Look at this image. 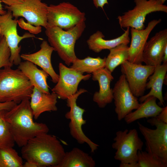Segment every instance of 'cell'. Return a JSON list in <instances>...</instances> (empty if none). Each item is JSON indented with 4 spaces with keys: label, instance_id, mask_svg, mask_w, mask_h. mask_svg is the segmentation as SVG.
<instances>
[{
    "label": "cell",
    "instance_id": "9c48e42d",
    "mask_svg": "<svg viewBox=\"0 0 167 167\" xmlns=\"http://www.w3.org/2000/svg\"><path fill=\"white\" fill-rule=\"evenodd\" d=\"M13 18L12 12L8 10L4 15H0V36L4 37L10 48L11 62L18 66L21 62L20 42L26 38L36 37L34 35L27 32L22 36L19 35L17 30L18 19Z\"/></svg>",
    "mask_w": 167,
    "mask_h": 167
},
{
    "label": "cell",
    "instance_id": "74e56055",
    "mask_svg": "<svg viewBox=\"0 0 167 167\" xmlns=\"http://www.w3.org/2000/svg\"><path fill=\"white\" fill-rule=\"evenodd\" d=\"M163 63H167V46H166L164 49L162 60Z\"/></svg>",
    "mask_w": 167,
    "mask_h": 167
},
{
    "label": "cell",
    "instance_id": "ba28073f",
    "mask_svg": "<svg viewBox=\"0 0 167 167\" xmlns=\"http://www.w3.org/2000/svg\"><path fill=\"white\" fill-rule=\"evenodd\" d=\"M84 19L85 13L69 2L48 6L47 27L57 26L67 30Z\"/></svg>",
    "mask_w": 167,
    "mask_h": 167
},
{
    "label": "cell",
    "instance_id": "30bf717a",
    "mask_svg": "<svg viewBox=\"0 0 167 167\" xmlns=\"http://www.w3.org/2000/svg\"><path fill=\"white\" fill-rule=\"evenodd\" d=\"M86 92L87 91L85 89L80 88L66 100V105L70 108V109L66 113L65 117L70 120L69 127L71 136L79 144L86 143L90 147L91 152L94 153L98 149L99 145L92 142L84 133L82 126L86 123V120H84L83 118L85 110L78 106L76 103L79 96Z\"/></svg>",
    "mask_w": 167,
    "mask_h": 167
},
{
    "label": "cell",
    "instance_id": "9a60e30c",
    "mask_svg": "<svg viewBox=\"0 0 167 167\" xmlns=\"http://www.w3.org/2000/svg\"><path fill=\"white\" fill-rule=\"evenodd\" d=\"M161 21V19L152 20L148 23L145 28L142 30L131 28V41L129 48L128 61L133 63L142 64L143 49L149 34Z\"/></svg>",
    "mask_w": 167,
    "mask_h": 167
},
{
    "label": "cell",
    "instance_id": "d6a6232c",
    "mask_svg": "<svg viewBox=\"0 0 167 167\" xmlns=\"http://www.w3.org/2000/svg\"><path fill=\"white\" fill-rule=\"evenodd\" d=\"M17 104L13 101L0 102V110H10Z\"/></svg>",
    "mask_w": 167,
    "mask_h": 167
},
{
    "label": "cell",
    "instance_id": "4dcf8cb0",
    "mask_svg": "<svg viewBox=\"0 0 167 167\" xmlns=\"http://www.w3.org/2000/svg\"><path fill=\"white\" fill-rule=\"evenodd\" d=\"M18 24L21 28L28 30L29 33L34 35L38 34L42 31L41 26H35L26 22L23 18H21L18 20Z\"/></svg>",
    "mask_w": 167,
    "mask_h": 167
},
{
    "label": "cell",
    "instance_id": "5bb4252c",
    "mask_svg": "<svg viewBox=\"0 0 167 167\" xmlns=\"http://www.w3.org/2000/svg\"><path fill=\"white\" fill-rule=\"evenodd\" d=\"M58 68V79L52 91L58 98L62 100H67L75 94L79 83L82 80L88 79L91 76V74L84 75L62 63H59Z\"/></svg>",
    "mask_w": 167,
    "mask_h": 167
},
{
    "label": "cell",
    "instance_id": "e0dca14e",
    "mask_svg": "<svg viewBox=\"0 0 167 167\" xmlns=\"http://www.w3.org/2000/svg\"><path fill=\"white\" fill-rule=\"evenodd\" d=\"M40 46V49L38 51L32 54H22L21 58L24 61L30 62L40 67L50 76L52 81L56 83L59 76L54 70L51 61L54 49L45 40L42 41Z\"/></svg>",
    "mask_w": 167,
    "mask_h": 167
},
{
    "label": "cell",
    "instance_id": "ab89813d",
    "mask_svg": "<svg viewBox=\"0 0 167 167\" xmlns=\"http://www.w3.org/2000/svg\"><path fill=\"white\" fill-rule=\"evenodd\" d=\"M166 0H160V1L162 4H164L165 2L166 1Z\"/></svg>",
    "mask_w": 167,
    "mask_h": 167
},
{
    "label": "cell",
    "instance_id": "7a4b0ae2",
    "mask_svg": "<svg viewBox=\"0 0 167 167\" xmlns=\"http://www.w3.org/2000/svg\"><path fill=\"white\" fill-rule=\"evenodd\" d=\"M21 152L23 158L36 162L41 167H56L66 152L57 137L48 133L29 140L21 147Z\"/></svg>",
    "mask_w": 167,
    "mask_h": 167
},
{
    "label": "cell",
    "instance_id": "ffe728a7",
    "mask_svg": "<svg viewBox=\"0 0 167 167\" xmlns=\"http://www.w3.org/2000/svg\"><path fill=\"white\" fill-rule=\"evenodd\" d=\"M167 71V63L155 67L153 73L148 78L149 81L146 85V89H151V90L147 94L140 97L139 101L142 103L148 97L153 96L158 99L160 104L164 106L162 89Z\"/></svg>",
    "mask_w": 167,
    "mask_h": 167
},
{
    "label": "cell",
    "instance_id": "7c38bea8",
    "mask_svg": "<svg viewBox=\"0 0 167 167\" xmlns=\"http://www.w3.org/2000/svg\"><path fill=\"white\" fill-rule=\"evenodd\" d=\"M121 65V72L133 94L137 98L143 96L147 79L153 73L155 66L133 63L128 60Z\"/></svg>",
    "mask_w": 167,
    "mask_h": 167
},
{
    "label": "cell",
    "instance_id": "e575fe53",
    "mask_svg": "<svg viewBox=\"0 0 167 167\" xmlns=\"http://www.w3.org/2000/svg\"><path fill=\"white\" fill-rule=\"evenodd\" d=\"M6 6H11L22 3L24 0H0Z\"/></svg>",
    "mask_w": 167,
    "mask_h": 167
},
{
    "label": "cell",
    "instance_id": "3957f363",
    "mask_svg": "<svg viewBox=\"0 0 167 167\" xmlns=\"http://www.w3.org/2000/svg\"><path fill=\"white\" fill-rule=\"evenodd\" d=\"M85 20H83L67 30L57 26L47 27L45 28V34L49 45L68 66L77 58L75 51V45L86 28Z\"/></svg>",
    "mask_w": 167,
    "mask_h": 167
},
{
    "label": "cell",
    "instance_id": "5b68a950",
    "mask_svg": "<svg viewBox=\"0 0 167 167\" xmlns=\"http://www.w3.org/2000/svg\"><path fill=\"white\" fill-rule=\"evenodd\" d=\"M147 122L156 129L149 128L137 122L139 131L145 140L146 151L167 163V123L156 117L148 119Z\"/></svg>",
    "mask_w": 167,
    "mask_h": 167
},
{
    "label": "cell",
    "instance_id": "1f68e13d",
    "mask_svg": "<svg viewBox=\"0 0 167 167\" xmlns=\"http://www.w3.org/2000/svg\"><path fill=\"white\" fill-rule=\"evenodd\" d=\"M155 117L159 120L167 123V106L164 107L162 111Z\"/></svg>",
    "mask_w": 167,
    "mask_h": 167
},
{
    "label": "cell",
    "instance_id": "836d02e7",
    "mask_svg": "<svg viewBox=\"0 0 167 167\" xmlns=\"http://www.w3.org/2000/svg\"><path fill=\"white\" fill-rule=\"evenodd\" d=\"M96 8L100 7L103 10L105 5L108 4V0H92Z\"/></svg>",
    "mask_w": 167,
    "mask_h": 167
},
{
    "label": "cell",
    "instance_id": "f546056e",
    "mask_svg": "<svg viewBox=\"0 0 167 167\" xmlns=\"http://www.w3.org/2000/svg\"><path fill=\"white\" fill-rule=\"evenodd\" d=\"M0 36V69L2 68L12 67L13 64L10 61V48L4 37Z\"/></svg>",
    "mask_w": 167,
    "mask_h": 167
},
{
    "label": "cell",
    "instance_id": "8fae6325",
    "mask_svg": "<svg viewBox=\"0 0 167 167\" xmlns=\"http://www.w3.org/2000/svg\"><path fill=\"white\" fill-rule=\"evenodd\" d=\"M48 6L41 0H24L22 3L11 6L6 5L5 8L12 12L14 19L23 17L27 22L45 28L47 25Z\"/></svg>",
    "mask_w": 167,
    "mask_h": 167
},
{
    "label": "cell",
    "instance_id": "d6986e66",
    "mask_svg": "<svg viewBox=\"0 0 167 167\" xmlns=\"http://www.w3.org/2000/svg\"><path fill=\"white\" fill-rule=\"evenodd\" d=\"M58 98L54 92L46 93L33 87L30 101L33 118L37 119L42 113L45 112L57 111Z\"/></svg>",
    "mask_w": 167,
    "mask_h": 167
},
{
    "label": "cell",
    "instance_id": "f1b7e54d",
    "mask_svg": "<svg viewBox=\"0 0 167 167\" xmlns=\"http://www.w3.org/2000/svg\"><path fill=\"white\" fill-rule=\"evenodd\" d=\"M138 167H167V163L146 151L138 152Z\"/></svg>",
    "mask_w": 167,
    "mask_h": 167
},
{
    "label": "cell",
    "instance_id": "277c9868",
    "mask_svg": "<svg viewBox=\"0 0 167 167\" xmlns=\"http://www.w3.org/2000/svg\"><path fill=\"white\" fill-rule=\"evenodd\" d=\"M33 87L18 68L0 69V102L13 101L18 104L24 100H29Z\"/></svg>",
    "mask_w": 167,
    "mask_h": 167
},
{
    "label": "cell",
    "instance_id": "484cf974",
    "mask_svg": "<svg viewBox=\"0 0 167 167\" xmlns=\"http://www.w3.org/2000/svg\"><path fill=\"white\" fill-rule=\"evenodd\" d=\"M106 58H101L100 57L94 58L90 56L83 59L77 58L70 67L82 74L85 72L92 73L99 69L105 67Z\"/></svg>",
    "mask_w": 167,
    "mask_h": 167
},
{
    "label": "cell",
    "instance_id": "f35d334b",
    "mask_svg": "<svg viewBox=\"0 0 167 167\" xmlns=\"http://www.w3.org/2000/svg\"><path fill=\"white\" fill-rule=\"evenodd\" d=\"M2 1L0 0V15H3L5 14L6 11L4 10L2 4Z\"/></svg>",
    "mask_w": 167,
    "mask_h": 167
},
{
    "label": "cell",
    "instance_id": "ac0fdd59",
    "mask_svg": "<svg viewBox=\"0 0 167 167\" xmlns=\"http://www.w3.org/2000/svg\"><path fill=\"white\" fill-rule=\"evenodd\" d=\"M92 74V79L97 81L99 86V91L93 95V100L99 107L104 108L113 100V89L110 84L114 78L112 73L105 67L99 69Z\"/></svg>",
    "mask_w": 167,
    "mask_h": 167
},
{
    "label": "cell",
    "instance_id": "4316f807",
    "mask_svg": "<svg viewBox=\"0 0 167 167\" xmlns=\"http://www.w3.org/2000/svg\"><path fill=\"white\" fill-rule=\"evenodd\" d=\"M22 157L13 148H0V167H23Z\"/></svg>",
    "mask_w": 167,
    "mask_h": 167
},
{
    "label": "cell",
    "instance_id": "44dd1931",
    "mask_svg": "<svg viewBox=\"0 0 167 167\" xmlns=\"http://www.w3.org/2000/svg\"><path fill=\"white\" fill-rule=\"evenodd\" d=\"M130 27H127L120 36L111 40H105L102 32L97 31L92 35L87 42L89 48L95 53H98L105 49L113 48L122 43L128 44L130 42L129 36Z\"/></svg>",
    "mask_w": 167,
    "mask_h": 167
},
{
    "label": "cell",
    "instance_id": "2e32d148",
    "mask_svg": "<svg viewBox=\"0 0 167 167\" xmlns=\"http://www.w3.org/2000/svg\"><path fill=\"white\" fill-rule=\"evenodd\" d=\"M167 46V29L156 33L147 41L143 49V62L147 65L156 66L162 62L163 53Z\"/></svg>",
    "mask_w": 167,
    "mask_h": 167
},
{
    "label": "cell",
    "instance_id": "d590c367",
    "mask_svg": "<svg viewBox=\"0 0 167 167\" xmlns=\"http://www.w3.org/2000/svg\"><path fill=\"white\" fill-rule=\"evenodd\" d=\"M23 167H41L40 165L36 162L30 161H26L24 163Z\"/></svg>",
    "mask_w": 167,
    "mask_h": 167
},
{
    "label": "cell",
    "instance_id": "d4e9b609",
    "mask_svg": "<svg viewBox=\"0 0 167 167\" xmlns=\"http://www.w3.org/2000/svg\"><path fill=\"white\" fill-rule=\"evenodd\" d=\"M128 44L122 43L110 49L106 58L105 67L111 73L119 65L128 60L129 48Z\"/></svg>",
    "mask_w": 167,
    "mask_h": 167
},
{
    "label": "cell",
    "instance_id": "52a82bcc",
    "mask_svg": "<svg viewBox=\"0 0 167 167\" xmlns=\"http://www.w3.org/2000/svg\"><path fill=\"white\" fill-rule=\"evenodd\" d=\"M135 6L132 9L118 17L122 28L131 27L140 30L145 28L144 24L147 15L153 12L167 13V6L160 0H134Z\"/></svg>",
    "mask_w": 167,
    "mask_h": 167
},
{
    "label": "cell",
    "instance_id": "603a6c76",
    "mask_svg": "<svg viewBox=\"0 0 167 167\" xmlns=\"http://www.w3.org/2000/svg\"><path fill=\"white\" fill-rule=\"evenodd\" d=\"M156 100L157 98L153 96L147 97L140 104L135 111L131 112L125 117L124 119L126 123L130 124L140 119L156 117L163 108L157 104Z\"/></svg>",
    "mask_w": 167,
    "mask_h": 167
},
{
    "label": "cell",
    "instance_id": "6da1fadb",
    "mask_svg": "<svg viewBox=\"0 0 167 167\" xmlns=\"http://www.w3.org/2000/svg\"><path fill=\"white\" fill-rule=\"evenodd\" d=\"M29 100H23L5 113V119L15 143L19 147L35 137L48 133L49 130L45 124L34 122Z\"/></svg>",
    "mask_w": 167,
    "mask_h": 167
},
{
    "label": "cell",
    "instance_id": "8d00e7d4",
    "mask_svg": "<svg viewBox=\"0 0 167 167\" xmlns=\"http://www.w3.org/2000/svg\"><path fill=\"white\" fill-rule=\"evenodd\" d=\"M120 167H138L137 163L135 164L120 163Z\"/></svg>",
    "mask_w": 167,
    "mask_h": 167
},
{
    "label": "cell",
    "instance_id": "60d3db41",
    "mask_svg": "<svg viewBox=\"0 0 167 167\" xmlns=\"http://www.w3.org/2000/svg\"><path fill=\"white\" fill-rule=\"evenodd\" d=\"M0 40H1V36H0Z\"/></svg>",
    "mask_w": 167,
    "mask_h": 167
},
{
    "label": "cell",
    "instance_id": "4fadbf2b",
    "mask_svg": "<svg viewBox=\"0 0 167 167\" xmlns=\"http://www.w3.org/2000/svg\"><path fill=\"white\" fill-rule=\"evenodd\" d=\"M112 89L115 111L118 120L121 121L136 109L140 104L132 92L124 74L120 76Z\"/></svg>",
    "mask_w": 167,
    "mask_h": 167
},
{
    "label": "cell",
    "instance_id": "7402d4cb",
    "mask_svg": "<svg viewBox=\"0 0 167 167\" xmlns=\"http://www.w3.org/2000/svg\"><path fill=\"white\" fill-rule=\"evenodd\" d=\"M18 66V68L27 77L34 87L42 92L50 93L47 81L49 75L46 72L28 61L21 62Z\"/></svg>",
    "mask_w": 167,
    "mask_h": 167
},
{
    "label": "cell",
    "instance_id": "8992f818",
    "mask_svg": "<svg viewBox=\"0 0 167 167\" xmlns=\"http://www.w3.org/2000/svg\"><path fill=\"white\" fill-rule=\"evenodd\" d=\"M113 141L112 146L116 150V160L122 163H137L138 152L142 150L143 143L136 129L117 131Z\"/></svg>",
    "mask_w": 167,
    "mask_h": 167
},
{
    "label": "cell",
    "instance_id": "83f0119b",
    "mask_svg": "<svg viewBox=\"0 0 167 167\" xmlns=\"http://www.w3.org/2000/svg\"><path fill=\"white\" fill-rule=\"evenodd\" d=\"M6 110H0V148L13 147L15 143L9 124L5 119Z\"/></svg>",
    "mask_w": 167,
    "mask_h": 167
},
{
    "label": "cell",
    "instance_id": "cb8c5ba5",
    "mask_svg": "<svg viewBox=\"0 0 167 167\" xmlns=\"http://www.w3.org/2000/svg\"><path fill=\"white\" fill-rule=\"evenodd\" d=\"M96 163L92 157L77 148L65 152L60 163L56 167H94Z\"/></svg>",
    "mask_w": 167,
    "mask_h": 167
}]
</instances>
